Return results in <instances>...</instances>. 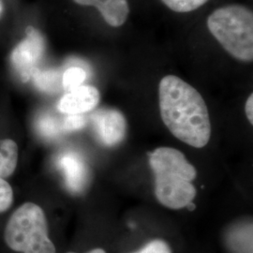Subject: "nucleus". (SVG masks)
Here are the masks:
<instances>
[{
    "label": "nucleus",
    "instance_id": "obj_18",
    "mask_svg": "<svg viewBox=\"0 0 253 253\" xmlns=\"http://www.w3.org/2000/svg\"><path fill=\"white\" fill-rule=\"evenodd\" d=\"M134 253H172L170 246L165 241L156 239L148 244L145 245L143 249Z\"/></svg>",
    "mask_w": 253,
    "mask_h": 253
},
{
    "label": "nucleus",
    "instance_id": "obj_1",
    "mask_svg": "<svg viewBox=\"0 0 253 253\" xmlns=\"http://www.w3.org/2000/svg\"><path fill=\"white\" fill-rule=\"evenodd\" d=\"M159 105L163 123L172 135L196 148L208 145L211 137L208 106L193 86L174 75L163 77Z\"/></svg>",
    "mask_w": 253,
    "mask_h": 253
},
{
    "label": "nucleus",
    "instance_id": "obj_15",
    "mask_svg": "<svg viewBox=\"0 0 253 253\" xmlns=\"http://www.w3.org/2000/svg\"><path fill=\"white\" fill-rule=\"evenodd\" d=\"M39 130L40 132L47 138H54L58 135L59 132L63 131L62 124L59 125L58 121L51 117L42 118L39 121Z\"/></svg>",
    "mask_w": 253,
    "mask_h": 253
},
{
    "label": "nucleus",
    "instance_id": "obj_7",
    "mask_svg": "<svg viewBox=\"0 0 253 253\" xmlns=\"http://www.w3.org/2000/svg\"><path fill=\"white\" fill-rule=\"evenodd\" d=\"M100 100V91L95 86L81 84L64 95L58 109L67 115H79L96 108Z\"/></svg>",
    "mask_w": 253,
    "mask_h": 253
},
{
    "label": "nucleus",
    "instance_id": "obj_2",
    "mask_svg": "<svg viewBox=\"0 0 253 253\" xmlns=\"http://www.w3.org/2000/svg\"><path fill=\"white\" fill-rule=\"evenodd\" d=\"M149 164L155 175L156 197L164 207L181 209L195 198L196 189L191 182L197 171L181 151L159 147L149 154Z\"/></svg>",
    "mask_w": 253,
    "mask_h": 253
},
{
    "label": "nucleus",
    "instance_id": "obj_8",
    "mask_svg": "<svg viewBox=\"0 0 253 253\" xmlns=\"http://www.w3.org/2000/svg\"><path fill=\"white\" fill-rule=\"evenodd\" d=\"M57 164L63 172L69 190L73 193L83 192L89 180V173L81 156L74 152H66L59 157Z\"/></svg>",
    "mask_w": 253,
    "mask_h": 253
},
{
    "label": "nucleus",
    "instance_id": "obj_9",
    "mask_svg": "<svg viewBox=\"0 0 253 253\" xmlns=\"http://www.w3.org/2000/svg\"><path fill=\"white\" fill-rule=\"evenodd\" d=\"M76 4L94 7L109 26L119 27L126 23L129 14L127 0H73Z\"/></svg>",
    "mask_w": 253,
    "mask_h": 253
},
{
    "label": "nucleus",
    "instance_id": "obj_10",
    "mask_svg": "<svg viewBox=\"0 0 253 253\" xmlns=\"http://www.w3.org/2000/svg\"><path fill=\"white\" fill-rule=\"evenodd\" d=\"M226 244L233 253H253V223L232 227L226 234Z\"/></svg>",
    "mask_w": 253,
    "mask_h": 253
},
{
    "label": "nucleus",
    "instance_id": "obj_13",
    "mask_svg": "<svg viewBox=\"0 0 253 253\" xmlns=\"http://www.w3.org/2000/svg\"><path fill=\"white\" fill-rule=\"evenodd\" d=\"M86 78V73L79 67H72L62 74V87L70 91L81 85Z\"/></svg>",
    "mask_w": 253,
    "mask_h": 253
},
{
    "label": "nucleus",
    "instance_id": "obj_21",
    "mask_svg": "<svg viewBox=\"0 0 253 253\" xmlns=\"http://www.w3.org/2000/svg\"><path fill=\"white\" fill-rule=\"evenodd\" d=\"M86 253H106L103 250H101V249H94V250H92V251H89V252H87Z\"/></svg>",
    "mask_w": 253,
    "mask_h": 253
},
{
    "label": "nucleus",
    "instance_id": "obj_19",
    "mask_svg": "<svg viewBox=\"0 0 253 253\" xmlns=\"http://www.w3.org/2000/svg\"><path fill=\"white\" fill-rule=\"evenodd\" d=\"M253 95L252 94L246 102V106H245V112H246V116L248 120L250 121L251 124L253 123Z\"/></svg>",
    "mask_w": 253,
    "mask_h": 253
},
{
    "label": "nucleus",
    "instance_id": "obj_4",
    "mask_svg": "<svg viewBox=\"0 0 253 253\" xmlns=\"http://www.w3.org/2000/svg\"><path fill=\"white\" fill-rule=\"evenodd\" d=\"M5 242L10 250L22 253H55L48 235V224L42 208L26 203L9 217L5 228Z\"/></svg>",
    "mask_w": 253,
    "mask_h": 253
},
{
    "label": "nucleus",
    "instance_id": "obj_17",
    "mask_svg": "<svg viewBox=\"0 0 253 253\" xmlns=\"http://www.w3.org/2000/svg\"><path fill=\"white\" fill-rule=\"evenodd\" d=\"M86 125V118L82 114L79 115H69L62 122L63 131H75L83 128Z\"/></svg>",
    "mask_w": 253,
    "mask_h": 253
},
{
    "label": "nucleus",
    "instance_id": "obj_16",
    "mask_svg": "<svg viewBox=\"0 0 253 253\" xmlns=\"http://www.w3.org/2000/svg\"><path fill=\"white\" fill-rule=\"evenodd\" d=\"M13 202V190L9 183L0 177V213L9 209Z\"/></svg>",
    "mask_w": 253,
    "mask_h": 253
},
{
    "label": "nucleus",
    "instance_id": "obj_3",
    "mask_svg": "<svg viewBox=\"0 0 253 253\" xmlns=\"http://www.w3.org/2000/svg\"><path fill=\"white\" fill-rule=\"evenodd\" d=\"M210 33L232 56L253 60V13L240 4H231L215 9L208 18Z\"/></svg>",
    "mask_w": 253,
    "mask_h": 253
},
{
    "label": "nucleus",
    "instance_id": "obj_11",
    "mask_svg": "<svg viewBox=\"0 0 253 253\" xmlns=\"http://www.w3.org/2000/svg\"><path fill=\"white\" fill-rule=\"evenodd\" d=\"M18 162V146L10 139L0 140V177L10 176Z\"/></svg>",
    "mask_w": 253,
    "mask_h": 253
},
{
    "label": "nucleus",
    "instance_id": "obj_14",
    "mask_svg": "<svg viewBox=\"0 0 253 253\" xmlns=\"http://www.w3.org/2000/svg\"><path fill=\"white\" fill-rule=\"evenodd\" d=\"M162 2L172 11L185 13L199 9L208 0H162Z\"/></svg>",
    "mask_w": 253,
    "mask_h": 253
},
{
    "label": "nucleus",
    "instance_id": "obj_22",
    "mask_svg": "<svg viewBox=\"0 0 253 253\" xmlns=\"http://www.w3.org/2000/svg\"><path fill=\"white\" fill-rule=\"evenodd\" d=\"M1 10H2V5H1V1H0V13H1Z\"/></svg>",
    "mask_w": 253,
    "mask_h": 253
},
{
    "label": "nucleus",
    "instance_id": "obj_6",
    "mask_svg": "<svg viewBox=\"0 0 253 253\" xmlns=\"http://www.w3.org/2000/svg\"><path fill=\"white\" fill-rule=\"evenodd\" d=\"M91 120L102 145L109 147L116 146L124 140L126 133V120L118 109H100L91 116Z\"/></svg>",
    "mask_w": 253,
    "mask_h": 253
},
{
    "label": "nucleus",
    "instance_id": "obj_5",
    "mask_svg": "<svg viewBox=\"0 0 253 253\" xmlns=\"http://www.w3.org/2000/svg\"><path fill=\"white\" fill-rule=\"evenodd\" d=\"M27 37L16 46L10 55L11 65L23 82H27L38 68L45 51V41L35 27H28Z\"/></svg>",
    "mask_w": 253,
    "mask_h": 253
},
{
    "label": "nucleus",
    "instance_id": "obj_20",
    "mask_svg": "<svg viewBox=\"0 0 253 253\" xmlns=\"http://www.w3.org/2000/svg\"><path fill=\"white\" fill-rule=\"evenodd\" d=\"M186 208H188V210H189V211H194V210H195V208H196V206H195V204H194V203L190 202V203H189V204L187 205V207H186Z\"/></svg>",
    "mask_w": 253,
    "mask_h": 253
},
{
    "label": "nucleus",
    "instance_id": "obj_12",
    "mask_svg": "<svg viewBox=\"0 0 253 253\" xmlns=\"http://www.w3.org/2000/svg\"><path fill=\"white\" fill-rule=\"evenodd\" d=\"M31 78L37 87L46 93H56L62 87V73L57 70H40L37 68Z\"/></svg>",
    "mask_w": 253,
    "mask_h": 253
}]
</instances>
